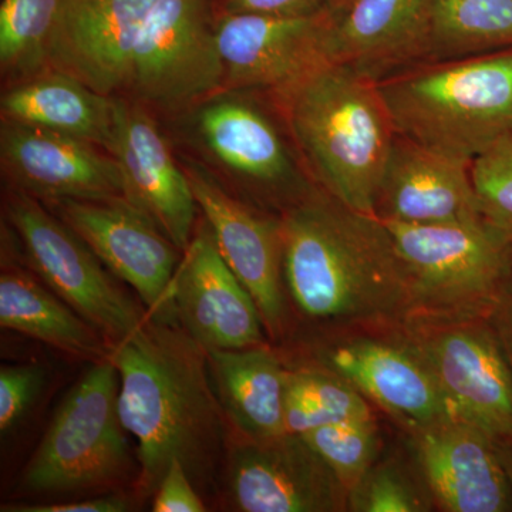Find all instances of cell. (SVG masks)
<instances>
[{"instance_id":"obj_34","label":"cell","mask_w":512,"mask_h":512,"mask_svg":"<svg viewBox=\"0 0 512 512\" xmlns=\"http://www.w3.org/2000/svg\"><path fill=\"white\" fill-rule=\"evenodd\" d=\"M154 512H204V497L180 461H173L154 493Z\"/></svg>"},{"instance_id":"obj_7","label":"cell","mask_w":512,"mask_h":512,"mask_svg":"<svg viewBox=\"0 0 512 512\" xmlns=\"http://www.w3.org/2000/svg\"><path fill=\"white\" fill-rule=\"evenodd\" d=\"M5 214L26 265L94 326L111 349L148 318L146 306L124 288L92 249L39 198L10 188Z\"/></svg>"},{"instance_id":"obj_26","label":"cell","mask_w":512,"mask_h":512,"mask_svg":"<svg viewBox=\"0 0 512 512\" xmlns=\"http://www.w3.org/2000/svg\"><path fill=\"white\" fill-rule=\"evenodd\" d=\"M512 49V0H431L430 55L461 59Z\"/></svg>"},{"instance_id":"obj_25","label":"cell","mask_w":512,"mask_h":512,"mask_svg":"<svg viewBox=\"0 0 512 512\" xmlns=\"http://www.w3.org/2000/svg\"><path fill=\"white\" fill-rule=\"evenodd\" d=\"M0 326L94 363L111 355L107 339L29 268L3 255Z\"/></svg>"},{"instance_id":"obj_8","label":"cell","mask_w":512,"mask_h":512,"mask_svg":"<svg viewBox=\"0 0 512 512\" xmlns=\"http://www.w3.org/2000/svg\"><path fill=\"white\" fill-rule=\"evenodd\" d=\"M211 0H157L141 23L128 90L163 113L224 93V64Z\"/></svg>"},{"instance_id":"obj_30","label":"cell","mask_w":512,"mask_h":512,"mask_svg":"<svg viewBox=\"0 0 512 512\" xmlns=\"http://www.w3.org/2000/svg\"><path fill=\"white\" fill-rule=\"evenodd\" d=\"M470 174L481 217L512 244V130L474 158Z\"/></svg>"},{"instance_id":"obj_18","label":"cell","mask_w":512,"mask_h":512,"mask_svg":"<svg viewBox=\"0 0 512 512\" xmlns=\"http://www.w3.org/2000/svg\"><path fill=\"white\" fill-rule=\"evenodd\" d=\"M407 434L417 473L441 511H512L510 484L483 430L447 417Z\"/></svg>"},{"instance_id":"obj_9","label":"cell","mask_w":512,"mask_h":512,"mask_svg":"<svg viewBox=\"0 0 512 512\" xmlns=\"http://www.w3.org/2000/svg\"><path fill=\"white\" fill-rule=\"evenodd\" d=\"M328 336L312 346L309 363L352 384L406 433L453 417L433 370L404 330Z\"/></svg>"},{"instance_id":"obj_3","label":"cell","mask_w":512,"mask_h":512,"mask_svg":"<svg viewBox=\"0 0 512 512\" xmlns=\"http://www.w3.org/2000/svg\"><path fill=\"white\" fill-rule=\"evenodd\" d=\"M278 96L299 150L328 195L376 217L397 138L377 80L329 60Z\"/></svg>"},{"instance_id":"obj_1","label":"cell","mask_w":512,"mask_h":512,"mask_svg":"<svg viewBox=\"0 0 512 512\" xmlns=\"http://www.w3.org/2000/svg\"><path fill=\"white\" fill-rule=\"evenodd\" d=\"M119 370V413L137 441L141 498L156 493L180 461L202 497L220 487L229 427L214 389L208 352L177 319L148 318L111 349Z\"/></svg>"},{"instance_id":"obj_33","label":"cell","mask_w":512,"mask_h":512,"mask_svg":"<svg viewBox=\"0 0 512 512\" xmlns=\"http://www.w3.org/2000/svg\"><path fill=\"white\" fill-rule=\"evenodd\" d=\"M136 490L111 491L67 500L32 501L2 505L3 512H127L138 505Z\"/></svg>"},{"instance_id":"obj_14","label":"cell","mask_w":512,"mask_h":512,"mask_svg":"<svg viewBox=\"0 0 512 512\" xmlns=\"http://www.w3.org/2000/svg\"><path fill=\"white\" fill-rule=\"evenodd\" d=\"M198 210L231 271L251 293L266 335L284 338L288 298L282 269L281 221L258 214L229 194L204 167L183 164Z\"/></svg>"},{"instance_id":"obj_21","label":"cell","mask_w":512,"mask_h":512,"mask_svg":"<svg viewBox=\"0 0 512 512\" xmlns=\"http://www.w3.org/2000/svg\"><path fill=\"white\" fill-rule=\"evenodd\" d=\"M431 0H352L330 33V60L380 80L430 55Z\"/></svg>"},{"instance_id":"obj_24","label":"cell","mask_w":512,"mask_h":512,"mask_svg":"<svg viewBox=\"0 0 512 512\" xmlns=\"http://www.w3.org/2000/svg\"><path fill=\"white\" fill-rule=\"evenodd\" d=\"M195 128L212 157L249 183L278 187L291 177L284 141L264 114L225 92L198 106Z\"/></svg>"},{"instance_id":"obj_36","label":"cell","mask_w":512,"mask_h":512,"mask_svg":"<svg viewBox=\"0 0 512 512\" xmlns=\"http://www.w3.org/2000/svg\"><path fill=\"white\" fill-rule=\"evenodd\" d=\"M487 320L497 335L512 370V271L498 293Z\"/></svg>"},{"instance_id":"obj_16","label":"cell","mask_w":512,"mask_h":512,"mask_svg":"<svg viewBox=\"0 0 512 512\" xmlns=\"http://www.w3.org/2000/svg\"><path fill=\"white\" fill-rule=\"evenodd\" d=\"M0 158L12 188L40 201L126 198L116 158L82 138L3 121Z\"/></svg>"},{"instance_id":"obj_27","label":"cell","mask_w":512,"mask_h":512,"mask_svg":"<svg viewBox=\"0 0 512 512\" xmlns=\"http://www.w3.org/2000/svg\"><path fill=\"white\" fill-rule=\"evenodd\" d=\"M370 402L342 377L308 365L288 370L285 386L286 433L308 431L349 419L373 416Z\"/></svg>"},{"instance_id":"obj_37","label":"cell","mask_w":512,"mask_h":512,"mask_svg":"<svg viewBox=\"0 0 512 512\" xmlns=\"http://www.w3.org/2000/svg\"><path fill=\"white\" fill-rule=\"evenodd\" d=\"M494 446L512 493V439L497 441V443H494Z\"/></svg>"},{"instance_id":"obj_31","label":"cell","mask_w":512,"mask_h":512,"mask_svg":"<svg viewBox=\"0 0 512 512\" xmlns=\"http://www.w3.org/2000/svg\"><path fill=\"white\" fill-rule=\"evenodd\" d=\"M431 504L427 488L394 460H377L348 495L353 512H421Z\"/></svg>"},{"instance_id":"obj_4","label":"cell","mask_w":512,"mask_h":512,"mask_svg":"<svg viewBox=\"0 0 512 512\" xmlns=\"http://www.w3.org/2000/svg\"><path fill=\"white\" fill-rule=\"evenodd\" d=\"M397 136L461 161L512 130V49L377 80Z\"/></svg>"},{"instance_id":"obj_10","label":"cell","mask_w":512,"mask_h":512,"mask_svg":"<svg viewBox=\"0 0 512 512\" xmlns=\"http://www.w3.org/2000/svg\"><path fill=\"white\" fill-rule=\"evenodd\" d=\"M403 330L433 370L451 416L494 443L512 439V370L488 320Z\"/></svg>"},{"instance_id":"obj_11","label":"cell","mask_w":512,"mask_h":512,"mask_svg":"<svg viewBox=\"0 0 512 512\" xmlns=\"http://www.w3.org/2000/svg\"><path fill=\"white\" fill-rule=\"evenodd\" d=\"M136 292L150 315L175 318L170 285L183 252L127 198L42 201Z\"/></svg>"},{"instance_id":"obj_38","label":"cell","mask_w":512,"mask_h":512,"mask_svg":"<svg viewBox=\"0 0 512 512\" xmlns=\"http://www.w3.org/2000/svg\"><path fill=\"white\" fill-rule=\"evenodd\" d=\"M352 0H328V5L330 8L335 10H342L345 6H348Z\"/></svg>"},{"instance_id":"obj_17","label":"cell","mask_w":512,"mask_h":512,"mask_svg":"<svg viewBox=\"0 0 512 512\" xmlns=\"http://www.w3.org/2000/svg\"><path fill=\"white\" fill-rule=\"evenodd\" d=\"M110 153L123 174L127 200L184 252L194 237L200 210L184 165L177 163L143 104L116 96Z\"/></svg>"},{"instance_id":"obj_29","label":"cell","mask_w":512,"mask_h":512,"mask_svg":"<svg viewBox=\"0 0 512 512\" xmlns=\"http://www.w3.org/2000/svg\"><path fill=\"white\" fill-rule=\"evenodd\" d=\"M301 436L329 464L348 493L379 460L382 448L375 416L339 421Z\"/></svg>"},{"instance_id":"obj_22","label":"cell","mask_w":512,"mask_h":512,"mask_svg":"<svg viewBox=\"0 0 512 512\" xmlns=\"http://www.w3.org/2000/svg\"><path fill=\"white\" fill-rule=\"evenodd\" d=\"M208 370L218 403L238 439L265 441L286 433L289 369L268 345L208 352Z\"/></svg>"},{"instance_id":"obj_2","label":"cell","mask_w":512,"mask_h":512,"mask_svg":"<svg viewBox=\"0 0 512 512\" xmlns=\"http://www.w3.org/2000/svg\"><path fill=\"white\" fill-rule=\"evenodd\" d=\"M279 221L286 298L303 319L333 333L413 325L412 284L382 220L328 195L295 202Z\"/></svg>"},{"instance_id":"obj_12","label":"cell","mask_w":512,"mask_h":512,"mask_svg":"<svg viewBox=\"0 0 512 512\" xmlns=\"http://www.w3.org/2000/svg\"><path fill=\"white\" fill-rule=\"evenodd\" d=\"M221 483L234 511H349L345 485L301 434L231 441Z\"/></svg>"},{"instance_id":"obj_19","label":"cell","mask_w":512,"mask_h":512,"mask_svg":"<svg viewBox=\"0 0 512 512\" xmlns=\"http://www.w3.org/2000/svg\"><path fill=\"white\" fill-rule=\"evenodd\" d=\"M157 0H64L47 45V69L106 96L128 90L141 23Z\"/></svg>"},{"instance_id":"obj_28","label":"cell","mask_w":512,"mask_h":512,"mask_svg":"<svg viewBox=\"0 0 512 512\" xmlns=\"http://www.w3.org/2000/svg\"><path fill=\"white\" fill-rule=\"evenodd\" d=\"M64 0H2L0 66L16 82L47 69V45Z\"/></svg>"},{"instance_id":"obj_32","label":"cell","mask_w":512,"mask_h":512,"mask_svg":"<svg viewBox=\"0 0 512 512\" xmlns=\"http://www.w3.org/2000/svg\"><path fill=\"white\" fill-rule=\"evenodd\" d=\"M46 382L40 363L6 365L0 369V434L3 439L26 419Z\"/></svg>"},{"instance_id":"obj_13","label":"cell","mask_w":512,"mask_h":512,"mask_svg":"<svg viewBox=\"0 0 512 512\" xmlns=\"http://www.w3.org/2000/svg\"><path fill=\"white\" fill-rule=\"evenodd\" d=\"M336 15L330 6L296 18L217 13L224 93L266 89L278 94L329 62Z\"/></svg>"},{"instance_id":"obj_6","label":"cell","mask_w":512,"mask_h":512,"mask_svg":"<svg viewBox=\"0 0 512 512\" xmlns=\"http://www.w3.org/2000/svg\"><path fill=\"white\" fill-rule=\"evenodd\" d=\"M382 222L409 274L413 325L487 319L512 271L510 242L484 220Z\"/></svg>"},{"instance_id":"obj_5","label":"cell","mask_w":512,"mask_h":512,"mask_svg":"<svg viewBox=\"0 0 512 512\" xmlns=\"http://www.w3.org/2000/svg\"><path fill=\"white\" fill-rule=\"evenodd\" d=\"M119 413V370L111 357L90 363L53 417L42 443L23 468L22 498L87 497L137 484Z\"/></svg>"},{"instance_id":"obj_20","label":"cell","mask_w":512,"mask_h":512,"mask_svg":"<svg viewBox=\"0 0 512 512\" xmlns=\"http://www.w3.org/2000/svg\"><path fill=\"white\" fill-rule=\"evenodd\" d=\"M376 217L417 225L483 220L470 164L397 136L377 195Z\"/></svg>"},{"instance_id":"obj_15","label":"cell","mask_w":512,"mask_h":512,"mask_svg":"<svg viewBox=\"0 0 512 512\" xmlns=\"http://www.w3.org/2000/svg\"><path fill=\"white\" fill-rule=\"evenodd\" d=\"M170 298L178 323L207 352L268 345L254 298L222 258L204 218L175 269Z\"/></svg>"},{"instance_id":"obj_23","label":"cell","mask_w":512,"mask_h":512,"mask_svg":"<svg viewBox=\"0 0 512 512\" xmlns=\"http://www.w3.org/2000/svg\"><path fill=\"white\" fill-rule=\"evenodd\" d=\"M114 100L55 69L19 80L0 100L2 121L55 131L111 150Z\"/></svg>"},{"instance_id":"obj_35","label":"cell","mask_w":512,"mask_h":512,"mask_svg":"<svg viewBox=\"0 0 512 512\" xmlns=\"http://www.w3.org/2000/svg\"><path fill=\"white\" fill-rule=\"evenodd\" d=\"M215 12L274 18L308 16L328 8V0H217Z\"/></svg>"}]
</instances>
